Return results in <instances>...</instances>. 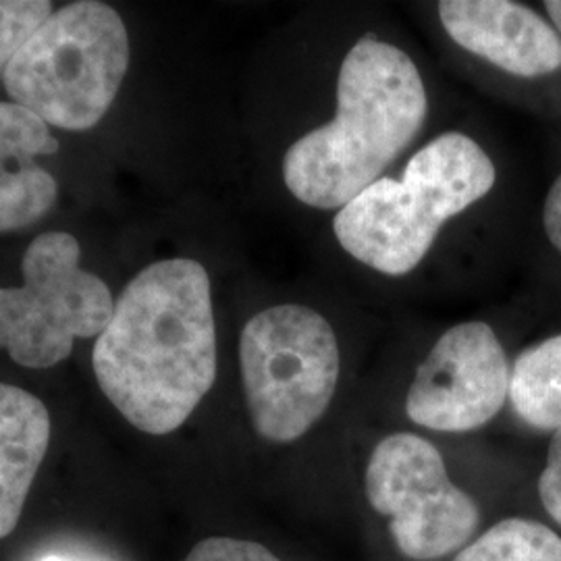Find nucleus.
I'll list each match as a JSON object with an SVG mask.
<instances>
[{
	"instance_id": "obj_1",
	"label": "nucleus",
	"mask_w": 561,
	"mask_h": 561,
	"mask_svg": "<svg viewBox=\"0 0 561 561\" xmlns=\"http://www.w3.org/2000/svg\"><path fill=\"white\" fill-rule=\"evenodd\" d=\"M92 366L106 400L141 433L161 437L185 424L217 379L210 277L201 262H154L129 280Z\"/></svg>"
},
{
	"instance_id": "obj_2",
	"label": "nucleus",
	"mask_w": 561,
	"mask_h": 561,
	"mask_svg": "<svg viewBox=\"0 0 561 561\" xmlns=\"http://www.w3.org/2000/svg\"><path fill=\"white\" fill-rule=\"evenodd\" d=\"M428 99L421 71L401 48L364 36L341 62L337 113L294 141L283 181L312 208H343L419 136Z\"/></svg>"
},
{
	"instance_id": "obj_3",
	"label": "nucleus",
	"mask_w": 561,
	"mask_h": 561,
	"mask_svg": "<svg viewBox=\"0 0 561 561\" xmlns=\"http://www.w3.org/2000/svg\"><path fill=\"white\" fill-rule=\"evenodd\" d=\"M495 183V162L479 141L447 131L422 146L401 180L381 178L340 208L333 231L352 259L382 275H408L443 225L482 201Z\"/></svg>"
},
{
	"instance_id": "obj_4",
	"label": "nucleus",
	"mask_w": 561,
	"mask_h": 561,
	"mask_svg": "<svg viewBox=\"0 0 561 561\" xmlns=\"http://www.w3.org/2000/svg\"><path fill=\"white\" fill-rule=\"evenodd\" d=\"M127 67L129 36L119 13L99 0H80L48 15L2 81L11 101L48 125L85 131L108 113Z\"/></svg>"
},
{
	"instance_id": "obj_5",
	"label": "nucleus",
	"mask_w": 561,
	"mask_h": 561,
	"mask_svg": "<svg viewBox=\"0 0 561 561\" xmlns=\"http://www.w3.org/2000/svg\"><path fill=\"white\" fill-rule=\"evenodd\" d=\"M241 381L256 433L291 443L321 421L340 381V345L317 310L280 304L245 322Z\"/></svg>"
},
{
	"instance_id": "obj_6",
	"label": "nucleus",
	"mask_w": 561,
	"mask_h": 561,
	"mask_svg": "<svg viewBox=\"0 0 561 561\" xmlns=\"http://www.w3.org/2000/svg\"><path fill=\"white\" fill-rule=\"evenodd\" d=\"M80 259L71 233L46 231L23 254V285L0 287V350L20 366L53 368L76 340L99 337L111 321L113 294Z\"/></svg>"
},
{
	"instance_id": "obj_7",
	"label": "nucleus",
	"mask_w": 561,
	"mask_h": 561,
	"mask_svg": "<svg viewBox=\"0 0 561 561\" xmlns=\"http://www.w3.org/2000/svg\"><path fill=\"white\" fill-rule=\"evenodd\" d=\"M366 497L391 520V535L410 560H442L474 535V500L447 477L435 445L412 433L385 437L366 468Z\"/></svg>"
},
{
	"instance_id": "obj_8",
	"label": "nucleus",
	"mask_w": 561,
	"mask_h": 561,
	"mask_svg": "<svg viewBox=\"0 0 561 561\" xmlns=\"http://www.w3.org/2000/svg\"><path fill=\"white\" fill-rule=\"evenodd\" d=\"M512 366L486 322L445 331L416 368L405 398L410 421L442 433H466L493 421L510 393Z\"/></svg>"
},
{
	"instance_id": "obj_9",
	"label": "nucleus",
	"mask_w": 561,
	"mask_h": 561,
	"mask_svg": "<svg viewBox=\"0 0 561 561\" xmlns=\"http://www.w3.org/2000/svg\"><path fill=\"white\" fill-rule=\"evenodd\" d=\"M439 20L463 50L518 80L561 73V36L539 11L516 0H442Z\"/></svg>"
},
{
	"instance_id": "obj_10",
	"label": "nucleus",
	"mask_w": 561,
	"mask_h": 561,
	"mask_svg": "<svg viewBox=\"0 0 561 561\" xmlns=\"http://www.w3.org/2000/svg\"><path fill=\"white\" fill-rule=\"evenodd\" d=\"M59 152L50 125L15 102H0V233L44 219L59 198V183L38 157Z\"/></svg>"
},
{
	"instance_id": "obj_11",
	"label": "nucleus",
	"mask_w": 561,
	"mask_h": 561,
	"mask_svg": "<svg viewBox=\"0 0 561 561\" xmlns=\"http://www.w3.org/2000/svg\"><path fill=\"white\" fill-rule=\"evenodd\" d=\"M48 445V408L34 393L0 382V541L18 528Z\"/></svg>"
},
{
	"instance_id": "obj_12",
	"label": "nucleus",
	"mask_w": 561,
	"mask_h": 561,
	"mask_svg": "<svg viewBox=\"0 0 561 561\" xmlns=\"http://www.w3.org/2000/svg\"><path fill=\"white\" fill-rule=\"evenodd\" d=\"M507 398L537 431L561 428V333L524 347L512 364Z\"/></svg>"
},
{
	"instance_id": "obj_13",
	"label": "nucleus",
	"mask_w": 561,
	"mask_h": 561,
	"mask_svg": "<svg viewBox=\"0 0 561 561\" xmlns=\"http://www.w3.org/2000/svg\"><path fill=\"white\" fill-rule=\"evenodd\" d=\"M454 561H561V539L541 522L495 524Z\"/></svg>"
},
{
	"instance_id": "obj_14",
	"label": "nucleus",
	"mask_w": 561,
	"mask_h": 561,
	"mask_svg": "<svg viewBox=\"0 0 561 561\" xmlns=\"http://www.w3.org/2000/svg\"><path fill=\"white\" fill-rule=\"evenodd\" d=\"M50 13L46 0H0V76Z\"/></svg>"
},
{
	"instance_id": "obj_15",
	"label": "nucleus",
	"mask_w": 561,
	"mask_h": 561,
	"mask_svg": "<svg viewBox=\"0 0 561 561\" xmlns=\"http://www.w3.org/2000/svg\"><path fill=\"white\" fill-rule=\"evenodd\" d=\"M185 561H280L259 542L215 537L198 542Z\"/></svg>"
},
{
	"instance_id": "obj_16",
	"label": "nucleus",
	"mask_w": 561,
	"mask_h": 561,
	"mask_svg": "<svg viewBox=\"0 0 561 561\" xmlns=\"http://www.w3.org/2000/svg\"><path fill=\"white\" fill-rule=\"evenodd\" d=\"M539 495L547 514L561 526V428L551 435L547 463L539 479Z\"/></svg>"
},
{
	"instance_id": "obj_17",
	"label": "nucleus",
	"mask_w": 561,
	"mask_h": 561,
	"mask_svg": "<svg viewBox=\"0 0 561 561\" xmlns=\"http://www.w3.org/2000/svg\"><path fill=\"white\" fill-rule=\"evenodd\" d=\"M541 229L553 254L561 259V173L549 185L541 208Z\"/></svg>"
},
{
	"instance_id": "obj_18",
	"label": "nucleus",
	"mask_w": 561,
	"mask_h": 561,
	"mask_svg": "<svg viewBox=\"0 0 561 561\" xmlns=\"http://www.w3.org/2000/svg\"><path fill=\"white\" fill-rule=\"evenodd\" d=\"M542 9H545V18L551 21V25L561 36V0H547L542 2Z\"/></svg>"
},
{
	"instance_id": "obj_19",
	"label": "nucleus",
	"mask_w": 561,
	"mask_h": 561,
	"mask_svg": "<svg viewBox=\"0 0 561 561\" xmlns=\"http://www.w3.org/2000/svg\"><path fill=\"white\" fill-rule=\"evenodd\" d=\"M41 561H81V560H76V558H65V556H46V558H42Z\"/></svg>"
}]
</instances>
